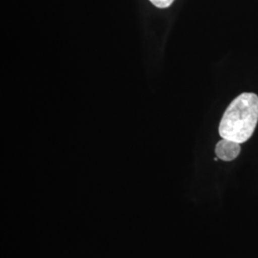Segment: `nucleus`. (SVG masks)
<instances>
[{"instance_id": "nucleus-3", "label": "nucleus", "mask_w": 258, "mask_h": 258, "mask_svg": "<svg viewBox=\"0 0 258 258\" xmlns=\"http://www.w3.org/2000/svg\"><path fill=\"white\" fill-rule=\"evenodd\" d=\"M155 7L160 8V9H166L168 8L173 2L174 0H149Z\"/></svg>"}, {"instance_id": "nucleus-2", "label": "nucleus", "mask_w": 258, "mask_h": 258, "mask_svg": "<svg viewBox=\"0 0 258 258\" xmlns=\"http://www.w3.org/2000/svg\"><path fill=\"white\" fill-rule=\"evenodd\" d=\"M240 144L227 139H222L217 143L215 148L216 156L226 162L236 159L240 154Z\"/></svg>"}, {"instance_id": "nucleus-1", "label": "nucleus", "mask_w": 258, "mask_h": 258, "mask_svg": "<svg viewBox=\"0 0 258 258\" xmlns=\"http://www.w3.org/2000/svg\"><path fill=\"white\" fill-rule=\"evenodd\" d=\"M257 122L258 96L243 93L225 111L218 130L222 139L243 144L252 136Z\"/></svg>"}]
</instances>
